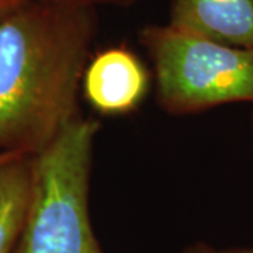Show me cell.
I'll list each match as a JSON object with an SVG mask.
<instances>
[{"label": "cell", "instance_id": "5", "mask_svg": "<svg viewBox=\"0 0 253 253\" xmlns=\"http://www.w3.org/2000/svg\"><path fill=\"white\" fill-rule=\"evenodd\" d=\"M170 27L253 49V0H170Z\"/></svg>", "mask_w": 253, "mask_h": 253}, {"label": "cell", "instance_id": "2", "mask_svg": "<svg viewBox=\"0 0 253 253\" xmlns=\"http://www.w3.org/2000/svg\"><path fill=\"white\" fill-rule=\"evenodd\" d=\"M99 123L79 114L31 156L33 184L13 253H106L90 218V177Z\"/></svg>", "mask_w": 253, "mask_h": 253}, {"label": "cell", "instance_id": "1", "mask_svg": "<svg viewBox=\"0 0 253 253\" xmlns=\"http://www.w3.org/2000/svg\"><path fill=\"white\" fill-rule=\"evenodd\" d=\"M97 11L31 0L0 21V155L34 156L79 111Z\"/></svg>", "mask_w": 253, "mask_h": 253}, {"label": "cell", "instance_id": "6", "mask_svg": "<svg viewBox=\"0 0 253 253\" xmlns=\"http://www.w3.org/2000/svg\"><path fill=\"white\" fill-rule=\"evenodd\" d=\"M33 184L31 156L0 165V253H13L27 214Z\"/></svg>", "mask_w": 253, "mask_h": 253}, {"label": "cell", "instance_id": "8", "mask_svg": "<svg viewBox=\"0 0 253 253\" xmlns=\"http://www.w3.org/2000/svg\"><path fill=\"white\" fill-rule=\"evenodd\" d=\"M181 253H253V246H229L217 248L207 242H196L186 246Z\"/></svg>", "mask_w": 253, "mask_h": 253}, {"label": "cell", "instance_id": "4", "mask_svg": "<svg viewBox=\"0 0 253 253\" xmlns=\"http://www.w3.org/2000/svg\"><path fill=\"white\" fill-rule=\"evenodd\" d=\"M152 83V73L128 46H107L91 54L82 76L84 100L101 116H126L141 107Z\"/></svg>", "mask_w": 253, "mask_h": 253}, {"label": "cell", "instance_id": "7", "mask_svg": "<svg viewBox=\"0 0 253 253\" xmlns=\"http://www.w3.org/2000/svg\"><path fill=\"white\" fill-rule=\"evenodd\" d=\"M55 4L72 6V7H91L97 9L99 6H113V7H131L138 0H45Z\"/></svg>", "mask_w": 253, "mask_h": 253}, {"label": "cell", "instance_id": "3", "mask_svg": "<svg viewBox=\"0 0 253 253\" xmlns=\"http://www.w3.org/2000/svg\"><path fill=\"white\" fill-rule=\"evenodd\" d=\"M152 63L156 101L172 116L253 103V49L149 24L138 33Z\"/></svg>", "mask_w": 253, "mask_h": 253}, {"label": "cell", "instance_id": "11", "mask_svg": "<svg viewBox=\"0 0 253 253\" xmlns=\"http://www.w3.org/2000/svg\"><path fill=\"white\" fill-rule=\"evenodd\" d=\"M251 139H252V152H253V114L251 118Z\"/></svg>", "mask_w": 253, "mask_h": 253}, {"label": "cell", "instance_id": "10", "mask_svg": "<svg viewBox=\"0 0 253 253\" xmlns=\"http://www.w3.org/2000/svg\"><path fill=\"white\" fill-rule=\"evenodd\" d=\"M14 156H21V155H13V154H4V155H0V165L4 162H7L9 159L11 158H14Z\"/></svg>", "mask_w": 253, "mask_h": 253}, {"label": "cell", "instance_id": "9", "mask_svg": "<svg viewBox=\"0 0 253 253\" xmlns=\"http://www.w3.org/2000/svg\"><path fill=\"white\" fill-rule=\"evenodd\" d=\"M31 0H0V21L7 18L10 14L26 6Z\"/></svg>", "mask_w": 253, "mask_h": 253}]
</instances>
